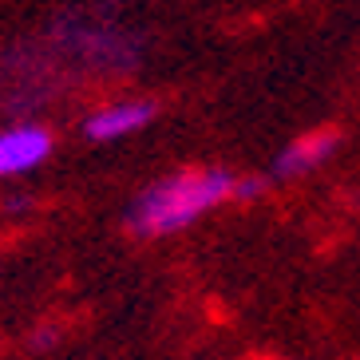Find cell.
I'll return each instance as SVG.
<instances>
[{
	"mask_svg": "<svg viewBox=\"0 0 360 360\" xmlns=\"http://www.w3.org/2000/svg\"><path fill=\"white\" fill-rule=\"evenodd\" d=\"M333 147H337V135H333V131H321V135H313V139H301V143H293V147H285L281 155H277L274 174L277 179L305 174V170H313L317 162H325L328 155H333Z\"/></svg>",
	"mask_w": 360,
	"mask_h": 360,
	"instance_id": "4",
	"label": "cell"
},
{
	"mask_svg": "<svg viewBox=\"0 0 360 360\" xmlns=\"http://www.w3.org/2000/svg\"><path fill=\"white\" fill-rule=\"evenodd\" d=\"M262 186H265L262 179H242L233 186V198H254V194H262Z\"/></svg>",
	"mask_w": 360,
	"mask_h": 360,
	"instance_id": "5",
	"label": "cell"
},
{
	"mask_svg": "<svg viewBox=\"0 0 360 360\" xmlns=\"http://www.w3.org/2000/svg\"><path fill=\"white\" fill-rule=\"evenodd\" d=\"M48 150H52V135H48L44 127L24 123V127L0 131V179H4V174H24V170L40 167V162L48 159Z\"/></svg>",
	"mask_w": 360,
	"mask_h": 360,
	"instance_id": "2",
	"label": "cell"
},
{
	"mask_svg": "<svg viewBox=\"0 0 360 360\" xmlns=\"http://www.w3.org/2000/svg\"><path fill=\"white\" fill-rule=\"evenodd\" d=\"M238 179L226 170H186V174H170L159 179L155 186L139 194L127 210V222L143 238H162L174 233L182 226H191L194 218H202L206 210L222 206L226 198H233Z\"/></svg>",
	"mask_w": 360,
	"mask_h": 360,
	"instance_id": "1",
	"label": "cell"
},
{
	"mask_svg": "<svg viewBox=\"0 0 360 360\" xmlns=\"http://www.w3.org/2000/svg\"><path fill=\"white\" fill-rule=\"evenodd\" d=\"M150 119H155V103L147 99H131V103H115V107H103L96 115L84 123L87 139H96V143H111V139H123L131 131L147 127Z\"/></svg>",
	"mask_w": 360,
	"mask_h": 360,
	"instance_id": "3",
	"label": "cell"
}]
</instances>
